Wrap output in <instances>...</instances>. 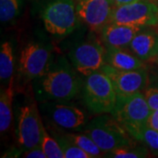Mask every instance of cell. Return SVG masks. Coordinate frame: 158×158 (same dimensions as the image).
Returning a JSON list of instances; mask_svg holds the SVG:
<instances>
[{
	"mask_svg": "<svg viewBox=\"0 0 158 158\" xmlns=\"http://www.w3.org/2000/svg\"><path fill=\"white\" fill-rule=\"evenodd\" d=\"M153 61H155V62H156L158 63V56H156L155 57V58L153 59Z\"/></svg>",
	"mask_w": 158,
	"mask_h": 158,
	"instance_id": "cell-28",
	"label": "cell"
},
{
	"mask_svg": "<svg viewBox=\"0 0 158 158\" xmlns=\"http://www.w3.org/2000/svg\"><path fill=\"white\" fill-rule=\"evenodd\" d=\"M111 22L147 27L158 25V6L148 0H139L113 8Z\"/></svg>",
	"mask_w": 158,
	"mask_h": 158,
	"instance_id": "cell-7",
	"label": "cell"
},
{
	"mask_svg": "<svg viewBox=\"0 0 158 158\" xmlns=\"http://www.w3.org/2000/svg\"><path fill=\"white\" fill-rule=\"evenodd\" d=\"M142 28L141 27L110 22L101 30L102 39L106 47L126 49L129 48L131 41Z\"/></svg>",
	"mask_w": 158,
	"mask_h": 158,
	"instance_id": "cell-13",
	"label": "cell"
},
{
	"mask_svg": "<svg viewBox=\"0 0 158 158\" xmlns=\"http://www.w3.org/2000/svg\"><path fill=\"white\" fill-rule=\"evenodd\" d=\"M148 126L158 132V110L151 112L148 119Z\"/></svg>",
	"mask_w": 158,
	"mask_h": 158,
	"instance_id": "cell-26",
	"label": "cell"
},
{
	"mask_svg": "<svg viewBox=\"0 0 158 158\" xmlns=\"http://www.w3.org/2000/svg\"><path fill=\"white\" fill-rule=\"evenodd\" d=\"M142 92L130 95H118L112 116L128 132L135 140L141 141V133L148 125L151 113Z\"/></svg>",
	"mask_w": 158,
	"mask_h": 158,
	"instance_id": "cell-2",
	"label": "cell"
},
{
	"mask_svg": "<svg viewBox=\"0 0 158 158\" xmlns=\"http://www.w3.org/2000/svg\"><path fill=\"white\" fill-rule=\"evenodd\" d=\"M106 64L118 70H134L144 68L143 61L131 51L106 47Z\"/></svg>",
	"mask_w": 158,
	"mask_h": 158,
	"instance_id": "cell-15",
	"label": "cell"
},
{
	"mask_svg": "<svg viewBox=\"0 0 158 158\" xmlns=\"http://www.w3.org/2000/svg\"><path fill=\"white\" fill-rule=\"evenodd\" d=\"M64 135L68 138L69 141H71L75 143L77 147L85 150V152L90 155L93 157H101L104 156L105 152L102 151L98 147L96 143L92 141V139L90 136H88L86 134H74V133H66Z\"/></svg>",
	"mask_w": 158,
	"mask_h": 158,
	"instance_id": "cell-18",
	"label": "cell"
},
{
	"mask_svg": "<svg viewBox=\"0 0 158 158\" xmlns=\"http://www.w3.org/2000/svg\"><path fill=\"white\" fill-rule=\"evenodd\" d=\"M141 141H143L153 152L158 154V132L146 126L141 133Z\"/></svg>",
	"mask_w": 158,
	"mask_h": 158,
	"instance_id": "cell-23",
	"label": "cell"
},
{
	"mask_svg": "<svg viewBox=\"0 0 158 158\" xmlns=\"http://www.w3.org/2000/svg\"><path fill=\"white\" fill-rule=\"evenodd\" d=\"M128 48L143 62L153 60L158 56V33L142 28L131 41Z\"/></svg>",
	"mask_w": 158,
	"mask_h": 158,
	"instance_id": "cell-14",
	"label": "cell"
},
{
	"mask_svg": "<svg viewBox=\"0 0 158 158\" xmlns=\"http://www.w3.org/2000/svg\"><path fill=\"white\" fill-rule=\"evenodd\" d=\"M44 106L51 120L62 128L79 130L85 126V113L75 106L57 101H49Z\"/></svg>",
	"mask_w": 158,
	"mask_h": 158,
	"instance_id": "cell-12",
	"label": "cell"
},
{
	"mask_svg": "<svg viewBox=\"0 0 158 158\" xmlns=\"http://www.w3.org/2000/svg\"><path fill=\"white\" fill-rule=\"evenodd\" d=\"M55 138L62 148L64 158H92L90 155L77 147L64 135H55Z\"/></svg>",
	"mask_w": 158,
	"mask_h": 158,
	"instance_id": "cell-21",
	"label": "cell"
},
{
	"mask_svg": "<svg viewBox=\"0 0 158 158\" xmlns=\"http://www.w3.org/2000/svg\"><path fill=\"white\" fill-rule=\"evenodd\" d=\"M23 157L26 158H46L47 156L41 148L40 145L30 148L27 150H25L23 153Z\"/></svg>",
	"mask_w": 158,
	"mask_h": 158,
	"instance_id": "cell-25",
	"label": "cell"
},
{
	"mask_svg": "<svg viewBox=\"0 0 158 158\" xmlns=\"http://www.w3.org/2000/svg\"><path fill=\"white\" fill-rule=\"evenodd\" d=\"M100 70L111 79L118 95L142 92L148 87V75L145 67L134 70H118L105 64Z\"/></svg>",
	"mask_w": 158,
	"mask_h": 158,
	"instance_id": "cell-10",
	"label": "cell"
},
{
	"mask_svg": "<svg viewBox=\"0 0 158 158\" xmlns=\"http://www.w3.org/2000/svg\"><path fill=\"white\" fill-rule=\"evenodd\" d=\"M22 0H0V20L7 23L12 21L19 15Z\"/></svg>",
	"mask_w": 158,
	"mask_h": 158,
	"instance_id": "cell-20",
	"label": "cell"
},
{
	"mask_svg": "<svg viewBox=\"0 0 158 158\" xmlns=\"http://www.w3.org/2000/svg\"><path fill=\"white\" fill-rule=\"evenodd\" d=\"M83 95L85 106L95 114L111 113L117 101V92L111 79L101 70L86 77Z\"/></svg>",
	"mask_w": 158,
	"mask_h": 158,
	"instance_id": "cell-4",
	"label": "cell"
},
{
	"mask_svg": "<svg viewBox=\"0 0 158 158\" xmlns=\"http://www.w3.org/2000/svg\"><path fill=\"white\" fill-rule=\"evenodd\" d=\"M81 85L77 70L64 57L59 56L52 60L44 74L34 80V87L40 100L68 102L78 94Z\"/></svg>",
	"mask_w": 158,
	"mask_h": 158,
	"instance_id": "cell-1",
	"label": "cell"
},
{
	"mask_svg": "<svg viewBox=\"0 0 158 158\" xmlns=\"http://www.w3.org/2000/svg\"><path fill=\"white\" fill-rule=\"evenodd\" d=\"M43 127L36 102L28 98L17 111L16 135L20 147L27 150L40 146Z\"/></svg>",
	"mask_w": 158,
	"mask_h": 158,
	"instance_id": "cell-6",
	"label": "cell"
},
{
	"mask_svg": "<svg viewBox=\"0 0 158 158\" xmlns=\"http://www.w3.org/2000/svg\"><path fill=\"white\" fill-rule=\"evenodd\" d=\"M143 94L151 111L158 110V87H147Z\"/></svg>",
	"mask_w": 158,
	"mask_h": 158,
	"instance_id": "cell-24",
	"label": "cell"
},
{
	"mask_svg": "<svg viewBox=\"0 0 158 158\" xmlns=\"http://www.w3.org/2000/svg\"><path fill=\"white\" fill-rule=\"evenodd\" d=\"M78 19L91 30L98 32L111 22L112 0H75Z\"/></svg>",
	"mask_w": 158,
	"mask_h": 158,
	"instance_id": "cell-11",
	"label": "cell"
},
{
	"mask_svg": "<svg viewBox=\"0 0 158 158\" xmlns=\"http://www.w3.org/2000/svg\"><path fill=\"white\" fill-rule=\"evenodd\" d=\"M14 70V53L10 41H4L0 48V79L1 82L10 81Z\"/></svg>",
	"mask_w": 158,
	"mask_h": 158,
	"instance_id": "cell-17",
	"label": "cell"
},
{
	"mask_svg": "<svg viewBox=\"0 0 158 158\" xmlns=\"http://www.w3.org/2000/svg\"><path fill=\"white\" fill-rule=\"evenodd\" d=\"M85 134L90 136L104 152L134 144L133 137L113 116L100 115L88 123Z\"/></svg>",
	"mask_w": 158,
	"mask_h": 158,
	"instance_id": "cell-3",
	"label": "cell"
},
{
	"mask_svg": "<svg viewBox=\"0 0 158 158\" xmlns=\"http://www.w3.org/2000/svg\"><path fill=\"white\" fill-rule=\"evenodd\" d=\"M69 57L77 72L87 77L106 64V48L98 41L88 40L73 48Z\"/></svg>",
	"mask_w": 158,
	"mask_h": 158,
	"instance_id": "cell-9",
	"label": "cell"
},
{
	"mask_svg": "<svg viewBox=\"0 0 158 158\" xmlns=\"http://www.w3.org/2000/svg\"><path fill=\"white\" fill-rule=\"evenodd\" d=\"M135 1H139V0H112L113 5L116 6H122V5H126V4H129V3H133Z\"/></svg>",
	"mask_w": 158,
	"mask_h": 158,
	"instance_id": "cell-27",
	"label": "cell"
},
{
	"mask_svg": "<svg viewBox=\"0 0 158 158\" xmlns=\"http://www.w3.org/2000/svg\"><path fill=\"white\" fill-rule=\"evenodd\" d=\"M40 147L48 158H64V154L57 140L48 134L45 127H43L42 130Z\"/></svg>",
	"mask_w": 158,
	"mask_h": 158,
	"instance_id": "cell-22",
	"label": "cell"
},
{
	"mask_svg": "<svg viewBox=\"0 0 158 158\" xmlns=\"http://www.w3.org/2000/svg\"><path fill=\"white\" fill-rule=\"evenodd\" d=\"M13 77L0 95V132L3 134L9 129L12 120V98H13Z\"/></svg>",
	"mask_w": 158,
	"mask_h": 158,
	"instance_id": "cell-16",
	"label": "cell"
},
{
	"mask_svg": "<svg viewBox=\"0 0 158 158\" xmlns=\"http://www.w3.org/2000/svg\"><path fill=\"white\" fill-rule=\"evenodd\" d=\"M51 47L40 41H31L23 48L19 58V72L27 80H35L43 75L52 61Z\"/></svg>",
	"mask_w": 158,
	"mask_h": 158,
	"instance_id": "cell-8",
	"label": "cell"
},
{
	"mask_svg": "<svg viewBox=\"0 0 158 158\" xmlns=\"http://www.w3.org/2000/svg\"><path fill=\"white\" fill-rule=\"evenodd\" d=\"M46 30L56 37L71 34L78 24L74 0H48L41 11Z\"/></svg>",
	"mask_w": 158,
	"mask_h": 158,
	"instance_id": "cell-5",
	"label": "cell"
},
{
	"mask_svg": "<svg viewBox=\"0 0 158 158\" xmlns=\"http://www.w3.org/2000/svg\"><path fill=\"white\" fill-rule=\"evenodd\" d=\"M148 150L144 147H136L135 144L122 146L105 153V157L141 158L146 157Z\"/></svg>",
	"mask_w": 158,
	"mask_h": 158,
	"instance_id": "cell-19",
	"label": "cell"
}]
</instances>
